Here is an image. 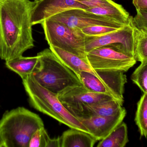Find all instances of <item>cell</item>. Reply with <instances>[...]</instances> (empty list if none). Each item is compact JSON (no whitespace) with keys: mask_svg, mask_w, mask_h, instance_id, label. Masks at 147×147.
<instances>
[{"mask_svg":"<svg viewBox=\"0 0 147 147\" xmlns=\"http://www.w3.org/2000/svg\"><path fill=\"white\" fill-rule=\"evenodd\" d=\"M35 3L30 0H0L1 59L21 57L34 47L31 18Z\"/></svg>","mask_w":147,"mask_h":147,"instance_id":"cell-1","label":"cell"},{"mask_svg":"<svg viewBox=\"0 0 147 147\" xmlns=\"http://www.w3.org/2000/svg\"><path fill=\"white\" fill-rule=\"evenodd\" d=\"M43 127L39 116L24 107L7 110L0 120V147H28L32 135Z\"/></svg>","mask_w":147,"mask_h":147,"instance_id":"cell-2","label":"cell"},{"mask_svg":"<svg viewBox=\"0 0 147 147\" xmlns=\"http://www.w3.org/2000/svg\"><path fill=\"white\" fill-rule=\"evenodd\" d=\"M22 80L29 104L34 108L70 128L90 134L82 123L65 108L58 98L57 95L41 86L32 74L27 76Z\"/></svg>","mask_w":147,"mask_h":147,"instance_id":"cell-3","label":"cell"},{"mask_svg":"<svg viewBox=\"0 0 147 147\" xmlns=\"http://www.w3.org/2000/svg\"><path fill=\"white\" fill-rule=\"evenodd\" d=\"M37 55L39 65L32 75L47 89L58 95L69 87L84 85L77 75L65 65L50 48Z\"/></svg>","mask_w":147,"mask_h":147,"instance_id":"cell-4","label":"cell"},{"mask_svg":"<svg viewBox=\"0 0 147 147\" xmlns=\"http://www.w3.org/2000/svg\"><path fill=\"white\" fill-rule=\"evenodd\" d=\"M86 61L96 71H118L125 72L136 64V60L120 44L103 46L86 53Z\"/></svg>","mask_w":147,"mask_h":147,"instance_id":"cell-5","label":"cell"},{"mask_svg":"<svg viewBox=\"0 0 147 147\" xmlns=\"http://www.w3.org/2000/svg\"><path fill=\"white\" fill-rule=\"evenodd\" d=\"M41 24L50 47L69 52L86 60L85 50L86 35L81 30H74L64 23L48 19Z\"/></svg>","mask_w":147,"mask_h":147,"instance_id":"cell-6","label":"cell"},{"mask_svg":"<svg viewBox=\"0 0 147 147\" xmlns=\"http://www.w3.org/2000/svg\"><path fill=\"white\" fill-rule=\"evenodd\" d=\"M98 76L87 72L78 75L83 85L90 90L111 97L122 105L124 103V87L127 82L125 72L118 71H96Z\"/></svg>","mask_w":147,"mask_h":147,"instance_id":"cell-7","label":"cell"},{"mask_svg":"<svg viewBox=\"0 0 147 147\" xmlns=\"http://www.w3.org/2000/svg\"><path fill=\"white\" fill-rule=\"evenodd\" d=\"M48 19L64 23L77 31L90 26H103L120 28L127 25L80 8L65 10L53 16Z\"/></svg>","mask_w":147,"mask_h":147,"instance_id":"cell-8","label":"cell"},{"mask_svg":"<svg viewBox=\"0 0 147 147\" xmlns=\"http://www.w3.org/2000/svg\"><path fill=\"white\" fill-rule=\"evenodd\" d=\"M57 97L65 108L75 117L86 106L114 99L107 95L93 92L84 85L69 87L58 94Z\"/></svg>","mask_w":147,"mask_h":147,"instance_id":"cell-9","label":"cell"},{"mask_svg":"<svg viewBox=\"0 0 147 147\" xmlns=\"http://www.w3.org/2000/svg\"><path fill=\"white\" fill-rule=\"evenodd\" d=\"M134 28L131 20L129 24L123 27L103 36H86L85 42L86 52L87 53L95 48L106 45L120 44L134 56Z\"/></svg>","mask_w":147,"mask_h":147,"instance_id":"cell-10","label":"cell"},{"mask_svg":"<svg viewBox=\"0 0 147 147\" xmlns=\"http://www.w3.org/2000/svg\"><path fill=\"white\" fill-rule=\"evenodd\" d=\"M82 0H40L35 1L32 11V25L41 24L53 16L71 9L87 8L80 2Z\"/></svg>","mask_w":147,"mask_h":147,"instance_id":"cell-11","label":"cell"},{"mask_svg":"<svg viewBox=\"0 0 147 147\" xmlns=\"http://www.w3.org/2000/svg\"><path fill=\"white\" fill-rule=\"evenodd\" d=\"M127 114L126 109H122L112 116H92L80 119L79 121L89 131L90 134L97 141L106 138L119 124Z\"/></svg>","mask_w":147,"mask_h":147,"instance_id":"cell-12","label":"cell"},{"mask_svg":"<svg viewBox=\"0 0 147 147\" xmlns=\"http://www.w3.org/2000/svg\"><path fill=\"white\" fill-rule=\"evenodd\" d=\"M50 48L59 59L77 76L82 71L90 72L96 77L98 76L97 72L92 68L86 60L81 57L55 47H50Z\"/></svg>","mask_w":147,"mask_h":147,"instance_id":"cell-13","label":"cell"},{"mask_svg":"<svg viewBox=\"0 0 147 147\" xmlns=\"http://www.w3.org/2000/svg\"><path fill=\"white\" fill-rule=\"evenodd\" d=\"M122 105L115 99L104 101L86 106L76 118L79 120L92 116H112L117 114Z\"/></svg>","mask_w":147,"mask_h":147,"instance_id":"cell-14","label":"cell"},{"mask_svg":"<svg viewBox=\"0 0 147 147\" xmlns=\"http://www.w3.org/2000/svg\"><path fill=\"white\" fill-rule=\"evenodd\" d=\"M61 147H92L97 141L90 134L71 128L59 136Z\"/></svg>","mask_w":147,"mask_h":147,"instance_id":"cell-15","label":"cell"},{"mask_svg":"<svg viewBox=\"0 0 147 147\" xmlns=\"http://www.w3.org/2000/svg\"><path fill=\"white\" fill-rule=\"evenodd\" d=\"M85 9L87 12L107 17L123 25L129 24L132 20V16H129L128 12L121 5L115 2L105 7L88 8Z\"/></svg>","mask_w":147,"mask_h":147,"instance_id":"cell-16","label":"cell"},{"mask_svg":"<svg viewBox=\"0 0 147 147\" xmlns=\"http://www.w3.org/2000/svg\"><path fill=\"white\" fill-rule=\"evenodd\" d=\"M6 67L17 73L22 79L32 74L39 65V59L38 55L34 57L16 58L6 61Z\"/></svg>","mask_w":147,"mask_h":147,"instance_id":"cell-17","label":"cell"},{"mask_svg":"<svg viewBox=\"0 0 147 147\" xmlns=\"http://www.w3.org/2000/svg\"><path fill=\"white\" fill-rule=\"evenodd\" d=\"M128 142L127 127L122 122L106 138L101 140L97 147H124Z\"/></svg>","mask_w":147,"mask_h":147,"instance_id":"cell-18","label":"cell"},{"mask_svg":"<svg viewBox=\"0 0 147 147\" xmlns=\"http://www.w3.org/2000/svg\"><path fill=\"white\" fill-rule=\"evenodd\" d=\"M134 56L137 61H147V31L134 27Z\"/></svg>","mask_w":147,"mask_h":147,"instance_id":"cell-19","label":"cell"},{"mask_svg":"<svg viewBox=\"0 0 147 147\" xmlns=\"http://www.w3.org/2000/svg\"><path fill=\"white\" fill-rule=\"evenodd\" d=\"M135 121L141 137H147V94L143 93L137 104Z\"/></svg>","mask_w":147,"mask_h":147,"instance_id":"cell-20","label":"cell"},{"mask_svg":"<svg viewBox=\"0 0 147 147\" xmlns=\"http://www.w3.org/2000/svg\"><path fill=\"white\" fill-rule=\"evenodd\" d=\"M131 79L143 93L147 94V61L141 63L132 74Z\"/></svg>","mask_w":147,"mask_h":147,"instance_id":"cell-21","label":"cell"},{"mask_svg":"<svg viewBox=\"0 0 147 147\" xmlns=\"http://www.w3.org/2000/svg\"><path fill=\"white\" fill-rule=\"evenodd\" d=\"M51 139L45 127L40 129L32 135L28 147H47Z\"/></svg>","mask_w":147,"mask_h":147,"instance_id":"cell-22","label":"cell"},{"mask_svg":"<svg viewBox=\"0 0 147 147\" xmlns=\"http://www.w3.org/2000/svg\"><path fill=\"white\" fill-rule=\"evenodd\" d=\"M118 29L119 28L106 26H93L83 28L80 30L86 36L97 37L103 36Z\"/></svg>","mask_w":147,"mask_h":147,"instance_id":"cell-23","label":"cell"},{"mask_svg":"<svg viewBox=\"0 0 147 147\" xmlns=\"http://www.w3.org/2000/svg\"><path fill=\"white\" fill-rule=\"evenodd\" d=\"M136 11V15L132 18L133 26L138 29L147 31V11L141 10Z\"/></svg>","mask_w":147,"mask_h":147,"instance_id":"cell-24","label":"cell"},{"mask_svg":"<svg viewBox=\"0 0 147 147\" xmlns=\"http://www.w3.org/2000/svg\"><path fill=\"white\" fill-rule=\"evenodd\" d=\"M79 2L85 6L87 8L105 7L111 5L115 3L112 0H82Z\"/></svg>","mask_w":147,"mask_h":147,"instance_id":"cell-25","label":"cell"},{"mask_svg":"<svg viewBox=\"0 0 147 147\" xmlns=\"http://www.w3.org/2000/svg\"><path fill=\"white\" fill-rule=\"evenodd\" d=\"M133 3L136 10L147 11V0H133Z\"/></svg>","mask_w":147,"mask_h":147,"instance_id":"cell-26","label":"cell"},{"mask_svg":"<svg viewBox=\"0 0 147 147\" xmlns=\"http://www.w3.org/2000/svg\"><path fill=\"white\" fill-rule=\"evenodd\" d=\"M47 147H61L59 137L51 139Z\"/></svg>","mask_w":147,"mask_h":147,"instance_id":"cell-27","label":"cell"},{"mask_svg":"<svg viewBox=\"0 0 147 147\" xmlns=\"http://www.w3.org/2000/svg\"><path fill=\"white\" fill-rule=\"evenodd\" d=\"M40 1V0H34L35 1Z\"/></svg>","mask_w":147,"mask_h":147,"instance_id":"cell-28","label":"cell"}]
</instances>
